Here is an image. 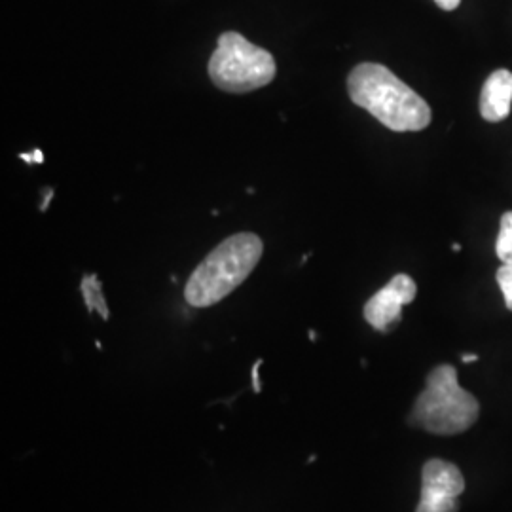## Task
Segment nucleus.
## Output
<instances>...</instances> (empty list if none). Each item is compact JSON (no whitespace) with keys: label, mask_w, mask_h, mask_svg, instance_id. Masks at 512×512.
I'll list each match as a JSON object with an SVG mask.
<instances>
[{"label":"nucleus","mask_w":512,"mask_h":512,"mask_svg":"<svg viewBox=\"0 0 512 512\" xmlns=\"http://www.w3.org/2000/svg\"><path fill=\"white\" fill-rule=\"evenodd\" d=\"M351 101L391 131H421L431 124L427 101L384 65L361 63L348 76Z\"/></svg>","instance_id":"nucleus-1"},{"label":"nucleus","mask_w":512,"mask_h":512,"mask_svg":"<svg viewBox=\"0 0 512 512\" xmlns=\"http://www.w3.org/2000/svg\"><path fill=\"white\" fill-rule=\"evenodd\" d=\"M262 253L264 243L256 234L243 232L224 239L190 275L184 287L186 302L194 308H209L224 300L253 274Z\"/></svg>","instance_id":"nucleus-2"},{"label":"nucleus","mask_w":512,"mask_h":512,"mask_svg":"<svg viewBox=\"0 0 512 512\" xmlns=\"http://www.w3.org/2000/svg\"><path fill=\"white\" fill-rule=\"evenodd\" d=\"M478 414L480 404L459 385L458 370L440 365L429 372L408 421L433 435H459L475 425Z\"/></svg>","instance_id":"nucleus-3"},{"label":"nucleus","mask_w":512,"mask_h":512,"mask_svg":"<svg viewBox=\"0 0 512 512\" xmlns=\"http://www.w3.org/2000/svg\"><path fill=\"white\" fill-rule=\"evenodd\" d=\"M274 55L239 33H224L209 59L213 84L230 93H247L268 86L275 78Z\"/></svg>","instance_id":"nucleus-4"},{"label":"nucleus","mask_w":512,"mask_h":512,"mask_svg":"<svg viewBox=\"0 0 512 512\" xmlns=\"http://www.w3.org/2000/svg\"><path fill=\"white\" fill-rule=\"evenodd\" d=\"M465 478L458 467L444 459H431L421 471V495L416 512H458Z\"/></svg>","instance_id":"nucleus-5"},{"label":"nucleus","mask_w":512,"mask_h":512,"mask_svg":"<svg viewBox=\"0 0 512 512\" xmlns=\"http://www.w3.org/2000/svg\"><path fill=\"white\" fill-rule=\"evenodd\" d=\"M418 287L410 275H395L384 289H380L365 304V319L370 327L387 332L401 321L403 308L414 302Z\"/></svg>","instance_id":"nucleus-6"},{"label":"nucleus","mask_w":512,"mask_h":512,"mask_svg":"<svg viewBox=\"0 0 512 512\" xmlns=\"http://www.w3.org/2000/svg\"><path fill=\"white\" fill-rule=\"evenodd\" d=\"M512 109V73L497 69L488 76L480 93V114L486 122H503Z\"/></svg>","instance_id":"nucleus-7"},{"label":"nucleus","mask_w":512,"mask_h":512,"mask_svg":"<svg viewBox=\"0 0 512 512\" xmlns=\"http://www.w3.org/2000/svg\"><path fill=\"white\" fill-rule=\"evenodd\" d=\"M82 294H84L88 310L97 311L103 319H109V308H107V302L101 293V281L97 279V275H86L82 279Z\"/></svg>","instance_id":"nucleus-8"},{"label":"nucleus","mask_w":512,"mask_h":512,"mask_svg":"<svg viewBox=\"0 0 512 512\" xmlns=\"http://www.w3.org/2000/svg\"><path fill=\"white\" fill-rule=\"evenodd\" d=\"M495 253L503 264H512V211L501 217Z\"/></svg>","instance_id":"nucleus-9"},{"label":"nucleus","mask_w":512,"mask_h":512,"mask_svg":"<svg viewBox=\"0 0 512 512\" xmlns=\"http://www.w3.org/2000/svg\"><path fill=\"white\" fill-rule=\"evenodd\" d=\"M497 283L505 298V306L512 311V264H503L497 270Z\"/></svg>","instance_id":"nucleus-10"},{"label":"nucleus","mask_w":512,"mask_h":512,"mask_svg":"<svg viewBox=\"0 0 512 512\" xmlns=\"http://www.w3.org/2000/svg\"><path fill=\"white\" fill-rule=\"evenodd\" d=\"M435 2H437V6H439V8L446 10V12L456 10L459 4H461V0H435Z\"/></svg>","instance_id":"nucleus-11"},{"label":"nucleus","mask_w":512,"mask_h":512,"mask_svg":"<svg viewBox=\"0 0 512 512\" xmlns=\"http://www.w3.org/2000/svg\"><path fill=\"white\" fill-rule=\"evenodd\" d=\"M44 156H42V152L40 150H35L33 152V156H29V154H21V160H25V162H35V164H42L44 160H42Z\"/></svg>","instance_id":"nucleus-12"},{"label":"nucleus","mask_w":512,"mask_h":512,"mask_svg":"<svg viewBox=\"0 0 512 512\" xmlns=\"http://www.w3.org/2000/svg\"><path fill=\"white\" fill-rule=\"evenodd\" d=\"M461 361H463V363H475V361H478V355H475V353L463 355V357H461Z\"/></svg>","instance_id":"nucleus-13"},{"label":"nucleus","mask_w":512,"mask_h":512,"mask_svg":"<svg viewBox=\"0 0 512 512\" xmlns=\"http://www.w3.org/2000/svg\"><path fill=\"white\" fill-rule=\"evenodd\" d=\"M456 253H459V249H461V245L459 243H454V247H452Z\"/></svg>","instance_id":"nucleus-14"}]
</instances>
